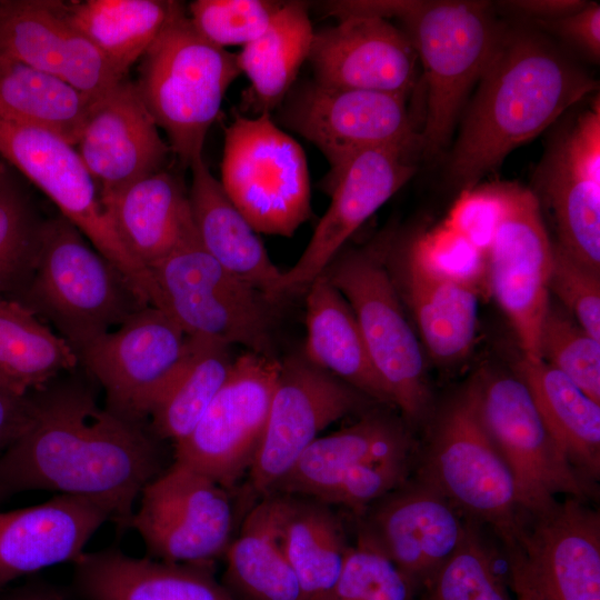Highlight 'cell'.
I'll return each instance as SVG.
<instances>
[{
	"mask_svg": "<svg viewBox=\"0 0 600 600\" xmlns=\"http://www.w3.org/2000/svg\"><path fill=\"white\" fill-rule=\"evenodd\" d=\"M60 377L29 393V424L0 453V502L58 491L96 501L118 530L130 529L138 497L163 471L159 439L146 423L101 408L80 378Z\"/></svg>",
	"mask_w": 600,
	"mask_h": 600,
	"instance_id": "cell-1",
	"label": "cell"
},
{
	"mask_svg": "<svg viewBox=\"0 0 600 600\" xmlns=\"http://www.w3.org/2000/svg\"><path fill=\"white\" fill-rule=\"evenodd\" d=\"M477 84L447 163L450 181L460 188H472L599 88L540 33L507 26Z\"/></svg>",
	"mask_w": 600,
	"mask_h": 600,
	"instance_id": "cell-2",
	"label": "cell"
},
{
	"mask_svg": "<svg viewBox=\"0 0 600 600\" xmlns=\"http://www.w3.org/2000/svg\"><path fill=\"white\" fill-rule=\"evenodd\" d=\"M14 300L51 324L77 356L150 306L61 214L44 219L33 270Z\"/></svg>",
	"mask_w": 600,
	"mask_h": 600,
	"instance_id": "cell-3",
	"label": "cell"
},
{
	"mask_svg": "<svg viewBox=\"0 0 600 600\" xmlns=\"http://www.w3.org/2000/svg\"><path fill=\"white\" fill-rule=\"evenodd\" d=\"M421 64L427 102L421 152L437 156L449 144L461 109L491 60L506 24L487 1L396 0Z\"/></svg>",
	"mask_w": 600,
	"mask_h": 600,
	"instance_id": "cell-4",
	"label": "cell"
},
{
	"mask_svg": "<svg viewBox=\"0 0 600 600\" xmlns=\"http://www.w3.org/2000/svg\"><path fill=\"white\" fill-rule=\"evenodd\" d=\"M240 74L236 53L204 39L186 9L141 57L136 87L183 167L202 157L224 94Z\"/></svg>",
	"mask_w": 600,
	"mask_h": 600,
	"instance_id": "cell-5",
	"label": "cell"
},
{
	"mask_svg": "<svg viewBox=\"0 0 600 600\" xmlns=\"http://www.w3.org/2000/svg\"><path fill=\"white\" fill-rule=\"evenodd\" d=\"M163 310L192 338L276 358L270 302L223 269L201 246L192 221L150 268Z\"/></svg>",
	"mask_w": 600,
	"mask_h": 600,
	"instance_id": "cell-6",
	"label": "cell"
},
{
	"mask_svg": "<svg viewBox=\"0 0 600 600\" xmlns=\"http://www.w3.org/2000/svg\"><path fill=\"white\" fill-rule=\"evenodd\" d=\"M321 276L349 303L370 360L393 404L407 420H422L431 401L424 358L400 303L383 251L376 248L340 251Z\"/></svg>",
	"mask_w": 600,
	"mask_h": 600,
	"instance_id": "cell-7",
	"label": "cell"
},
{
	"mask_svg": "<svg viewBox=\"0 0 600 600\" xmlns=\"http://www.w3.org/2000/svg\"><path fill=\"white\" fill-rule=\"evenodd\" d=\"M220 183L256 232L289 238L311 217L306 153L271 113L224 129Z\"/></svg>",
	"mask_w": 600,
	"mask_h": 600,
	"instance_id": "cell-8",
	"label": "cell"
},
{
	"mask_svg": "<svg viewBox=\"0 0 600 600\" xmlns=\"http://www.w3.org/2000/svg\"><path fill=\"white\" fill-rule=\"evenodd\" d=\"M420 479L458 511L509 538L521 511L512 474L488 434L470 386L447 403L423 450Z\"/></svg>",
	"mask_w": 600,
	"mask_h": 600,
	"instance_id": "cell-9",
	"label": "cell"
},
{
	"mask_svg": "<svg viewBox=\"0 0 600 600\" xmlns=\"http://www.w3.org/2000/svg\"><path fill=\"white\" fill-rule=\"evenodd\" d=\"M501 542L516 600H600V516L584 500L521 510Z\"/></svg>",
	"mask_w": 600,
	"mask_h": 600,
	"instance_id": "cell-10",
	"label": "cell"
},
{
	"mask_svg": "<svg viewBox=\"0 0 600 600\" xmlns=\"http://www.w3.org/2000/svg\"><path fill=\"white\" fill-rule=\"evenodd\" d=\"M481 421L507 463L522 511L553 504L558 494L586 500L592 491L546 428L516 376L482 371L470 383Z\"/></svg>",
	"mask_w": 600,
	"mask_h": 600,
	"instance_id": "cell-11",
	"label": "cell"
},
{
	"mask_svg": "<svg viewBox=\"0 0 600 600\" xmlns=\"http://www.w3.org/2000/svg\"><path fill=\"white\" fill-rule=\"evenodd\" d=\"M481 190L492 198L497 208L487 249L492 292L513 328L522 356L541 359L539 340L550 304L553 244L539 199L516 182H496Z\"/></svg>",
	"mask_w": 600,
	"mask_h": 600,
	"instance_id": "cell-12",
	"label": "cell"
},
{
	"mask_svg": "<svg viewBox=\"0 0 600 600\" xmlns=\"http://www.w3.org/2000/svg\"><path fill=\"white\" fill-rule=\"evenodd\" d=\"M0 156L57 206L60 214L124 274L148 304L158 307L151 271L121 243L74 146L42 129L0 119Z\"/></svg>",
	"mask_w": 600,
	"mask_h": 600,
	"instance_id": "cell-13",
	"label": "cell"
},
{
	"mask_svg": "<svg viewBox=\"0 0 600 600\" xmlns=\"http://www.w3.org/2000/svg\"><path fill=\"white\" fill-rule=\"evenodd\" d=\"M193 348L194 338L163 310L146 306L90 342L78 358L104 390L108 410L144 423Z\"/></svg>",
	"mask_w": 600,
	"mask_h": 600,
	"instance_id": "cell-14",
	"label": "cell"
},
{
	"mask_svg": "<svg viewBox=\"0 0 600 600\" xmlns=\"http://www.w3.org/2000/svg\"><path fill=\"white\" fill-rule=\"evenodd\" d=\"M130 529L158 560L211 567L227 551L233 530L229 490L174 461L140 494Z\"/></svg>",
	"mask_w": 600,
	"mask_h": 600,
	"instance_id": "cell-15",
	"label": "cell"
},
{
	"mask_svg": "<svg viewBox=\"0 0 600 600\" xmlns=\"http://www.w3.org/2000/svg\"><path fill=\"white\" fill-rule=\"evenodd\" d=\"M282 121L314 144L338 172L356 153L379 147L421 151L408 97L331 88L310 81L287 96Z\"/></svg>",
	"mask_w": 600,
	"mask_h": 600,
	"instance_id": "cell-16",
	"label": "cell"
},
{
	"mask_svg": "<svg viewBox=\"0 0 600 600\" xmlns=\"http://www.w3.org/2000/svg\"><path fill=\"white\" fill-rule=\"evenodd\" d=\"M280 362L250 351L237 358L194 429L174 443V461L232 488L258 451Z\"/></svg>",
	"mask_w": 600,
	"mask_h": 600,
	"instance_id": "cell-17",
	"label": "cell"
},
{
	"mask_svg": "<svg viewBox=\"0 0 600 600\" xmlns=\"http://www.w3.org/2000/svg\"><path fill=\"white\" fill-rule=\"evenodd\" d=\"M369 400L303 353L281 361L262 439L249 469L251 489L271 493L323 429L363 410Z\"/></svg>",
	"mask_w": 600,
	"mask_h": 600,
	"instance_id": "cell-18",
	"label": "cell"
},
{
	"mask_svg": "<svg viewBox=\"0 0 600 600\" xmlns=\"http://www.w3.org/2000/svg\"><path fill=\"white\" fill-rule=\"evenodd\" d=\"M416 151L379 147L353 154L327 176L331 201L298 261L282 271L274 301L306 293L347 240L414 174Z\"/></svg>",
	"mask_w": 600,
	"mask_h": 600,
	"instance_id": "cell-19",
	"label": "cell"
},
{
	"mask_svg": "<svg viewBox=\"0 0 600 600\" xmlns=\"http://www.w3.org/2000/svg\"><path fill=\"white\" fill-rule=\"evenodd\" d=\"M467 527L459 511L418 477L372 503L358 531L420 593L461 543Z\"/></svg>",
	"mask_w": 600,
	"mask_h": 600,
	"instance_id": "cell-20",
	"label": "cell"
},
{
	"mask_svg": "<svg viewBox=\"0 0 600 600\" xmlns=\"http://www.w3.org/2000/svg\"><path fill=\"white\" fill-rule=\"evenodd\" d=\"M537 174L553 212L557 244L600 273L599 97L558 137Z\"/></svg>",
	"mask_w": 600,
	"mask_h": 600,
	"instance_id": "cell-21",
	"label": "cell"
},
{
	"mask_svg": "<svg viewBox=\"0 0 600 600\" xmlns=\"http://www.w3.org/2000/svg\"><path fill=\"white\" fill-rule=\"evenodd\" d=\"M74 148L101 200L164 170L172 153L126 78L93 101Z\"/></svg>",
	"mask_w": 600,
	"mask_h": 600,
	"instance_id": "cell-22",
	"label": "cell"
},
{
	"mask_svg": "<svg viewBox=\"0 0 600 600\" xmlns=\"http://www.w3.org/2000/svg\"><path fill=\"white\" fill-rule=\"evenodd\" d=\"M308 60L313 81L331 88L409 97L419 77V60L407 33L372 16L344 17L314 31Z\"/></svg>",
	"mask_w": 600,
	"mask_h": 600,
	"instance_id": "cell-23",
	"label": "cell"
},
{
	"mask_svg": "<svg viewBox=\"0 0 600 600\" xmlns=\"http://www.w3.org/2000/svg\"><path fill=\"white\" fill-rule=\"evenodd\" d=\"M0 53L64 80L92 100L124 79L66 21L58 1H0Z\"/></svg>",
	"mask_w": 600,
	"mask_h": 600,
	"instance_id": "cell-24",
	"label": "cell"
},
{
	"mask_svg": "<svg viewBox=\"0 0 600 600\" xmlns=\"http://www.w3.org/2000/svg\"><path fill=\"white\" fill-rule=\"evenodd\" d=\"M110 512L93 500L58 494L0 512V587L44 568L74 562Z\"/></svg>",
	"mask_w": 600,
	"mask_h": 600,
	"instance_id": "cell-25",
	"label": "cell"
},
{
	"mask_svg": "<svg viewBox=\"0 0 600 600\" xmlns=\"http://www.w3.org/2000/svg\"><path fill=\"white\" fill-rule=\"evenodd\" d=\"M73 563L84 600H238L207 566L134 558L114 548L83 552Z\"/></svg>",
	"mask_w": 600,
	"mask_h": 600,
	"instance_id": "cell-26",
	"label": "cell"
},
{
	"mask_svg": "<svg viewBox=\"0 0 600 600\" xmlns=\"http://www.w3.org/2000/svg\"><path fill=\"white\" fill-rule=\"evenodd\" d=\"M190 170L188 203L201 246L230 274L274 303L282 271L271 261L258 232L229 199L202 157L191 163Z\"/></svg>",
	"mask_w": 600,
	"mask_h": 600,
	"instance_id": "cell-27",
	"label": "cell"
},
{
	"mask_svg": "<svg viewBox=\"0 0 600 600\" xmlns=\"http://www.w3.org/2000/svg\"><path fill=\"white\" fill-rule=\"evenodd\" d=\"M399 271L404 297L429 354L442 364L461 360L469 353L476 333L474 287L437 271L410 247Z\"/></svg>",
	"mask_w": 600,
	"mask_h": 600,
	"instance_id": "cell-28",
	"label": "cell"
},
{
	"mask_svg": "<svg viewBox=\"0 0 600 600\" xmlns=\"http://www.w3.org/2000/svg\"><path fill=\"white\" fill-rule=\"evenodd\" d=\"M101 203L123 247L149 270L169 253L191 222L188 192L167 169Z\"/></svg>",
	"mask_w": 600,
	"mask_h": 600,
	"instance_id": "cell-29",
	"label": "cell"
},
{
	"mask_svg": "<svg viewBox=\"0 0 600 600\" xmlns=\"http://www.w3.org/2000/svg\"><path fill=\"white\" fill-rule=\"evenodd\" d=\"M306 294L304 357L370 400L393 404L343 296L323 276L309 286Z\"/></svg>",
	"mask_w": 600,
	"mask_h": 600,
	"instance_id": "cell-30",
	"label": "cell"
},
{
	"mask_svg": "<svg viewBox=\"0 0 600 600\" xmlns=\"http://www.w3.org/2000/svg\"><path fill=\"white\" fill-rule=\"evenodd\" d=\"M411 447L409 432L398 419L371 412L348 428L312 441L271 493L311 498L358 464L410 458Z\"/></svg>",
	"mask_w": 600,
	"mask_h": 600,
	"instance_id": "cell-31",
	"label": "cell"
},
{
	"mask_svg": "<svg viewBox=\"0 0 600 600\" xmlns=\"http://www.w3.org/2000/svg\"><path fill=\"white\" fill-rule=\"evenodd\" d=\"M287 498L266 494L226 551V581L243 600H303L281 540Z\"/></svg>",
	"mask_w": 600,
	"mask_h": 600,
	"instance_id": "cell-32",
	"label": "cell"
},
{
	"mask_svg": "<svg viewBox=\"0 0 600 600\" xmlns=\"http://www.w3.org/2000/svg\"><path fill=\"white\" fill-rule=\"evenodd\" d=\"M517 376L558 446L588 481L600 474V403L542 359L521 357Z\"/></svg>",
	"mask_w": 600,
	"mask_h": 600,
	"instance_id": "cell-33",
	"label": "cell"
},
{
	"mask_svg": "<svg viewBox=\"0 0 600 600\" xmlns=\"http://www.w3.org/2000/svg\"><path fill=\"white\" fill-rule=\"evenodd\" d=\"M66 21L123 78L184 6L172 0L58 1Z\"/></svg>",
	"mask_w": 600,
	"mask_h": 600,
	"instance_id": "cell-34",
	"label": "cell"
},
{
	"mask_svg": "<svg viewBox=\"0 0 600 600\" xmlns=\"http://www.w3.org/2000/svg\"><path fill=\"white\" fill-rule=\"evenodd\" d=\"M314 30L301 2H283L268 29L236 53L238 67L250 81L247 104L257 114L282 104L308 60Z\"/></svg>",
	"mask_w": 600,
	"mask_h": 600,
	"instance_id": "cell-35",
	"label": "cell"
},
{
	"mask_svg": "<svg viewBox=\"0 0 600 600\" xmlns=\"http://www.w3.org/2000/svg\"><path fill=\"white\" fill-rule=\"evenodd\" d=\"M79 364L50 326L18 300L0 296V391L24 397Z\"/></svg>",
	"mask_w": 600,
	"mask_h": 600,
	"instance_id": "cell-36",
	"label": "cell"
},
{
	"mask_svg": "<svg viewBox=\"0 0 600 600\" xmlns=\"http://www.w3.org/2000/svg\"><path fill=\"white\" fill-rule=\"evenodd\" d=\"M93 101L64 80L0 53V119L74 146Z\"/></svg>",
	"mask_w": 600,
	"mask_h": 600,
	"instance_id": "cell-37",
	"label": "cell"
},
{
	"mask_svg": "<svg viewBox=\"0 0 600 600\" xmlns=\"http://www.w3.org/2000/svg\"><path fill=\"white\" fill-rule=\"evenodd\" d=\"M287 496L281 522L284 553L303 600H324L340 576L349 548L341 523L328 504Z\"/></svg>",
	"mask_w": 600,
	"mask_h": 600,
	"instance_id": "cell-38",
	"label": "cell"
},
{
	"mask_svg": "<svg viewBox=\"0 0 600 600\" xmlns=\"http://www.w3.org/2000/svg\"><path fill=\"white\" fill-rule=\"evenodd\" d=\"M229 348L194 338L192 353L149 414L157 439L177 443L194 429L232 370Z\"/></svg>",
	"mask_w": 600,
	"mask_h": 600,
	"instance_id": "cell-39",
	"label": "cell"
},
{
	"mask_svg": "<svg viewBox=\"0 0 600 600\" xmlns=\"http://www.w3.org/2000/svg\"><path fill=\"white\" fill-rule=\"evenodd\" d=\"M43 221L27 193L4 172L0 180V296L14 299L29 280Z\"/></svg>",
	"mask_w": 600,
	"mask_h": 600,
	"instance_id": "cell-40",
	"label": "cell"
},
{
	"mask_svg": "<svg viewBox=\"0 0 600 600\" xmlns=\"http://www.w3.org/2000/svg\"><path fill=\"white\" fill-rule=\"evenodd\" d=\"M418 600H512L493 556L469 523L450 558L420 592Z\"/></svg>",
	"mask_w": 600,
	"mask_h": 600,
	"instance_id": "cell-41",
	"label": "cell"
},
{
	"mask_svg": "<svg viewBox=\"0 0 600 600\" xmlns=\"http://www.w3.org/2000/svg\"><path fill=\"white\" fill-rule=\"evenodd\" d=\"M539 352L543 361L600 403V341L551 303L541 327Z\"/></svg>",
	"mask_w": 600,
	"mask_h": 600,
	"instance_id": "cell-42",
	"label": "cell"
},
{
	"mask_svg": "<svg viewBox=\"0 0 600 600\" xmlns=\"http://www.w3.org/2000/svg\"><path fill=\"white\" fill-rule=\"evenodd\" d=\"M417 594L398 568L358 531L340 576L324 600H418Z\"/></svg>",
	"mask_w": 600,
	"mask_h": 600,
	"instance_id": "cell-43",
	"label": "cell"
},
{
	"mask_svg": "<svg viewBox=\"0 0 600 600\" xmlns=\"http://www.w3.org/2000/svg\"><path fill=\"white\" fill-rule=\"evenodd\" d=\"M283 2L268 0H196L188 17L212 44L226 49L246 46L261 36Z\"/></svg>",
	"mask_w": 600,
	"mask_h": 600,
	"instance_id": "cell-44",
	"label": "cell"
},
{
	"mask_svg": "<svg viewBox=\"0 0 600 600\" xmlns=\"http://www.w3.org/2000/svg\"><path fill=\"white\" fill-rule=\"evenodd\" d=\"M409 461L410 458H406L358 464L340 473L311 498L328 506L363 510L407 481Z\"/></svg>",
	"mask_w": 600,
	"mask_h": 600,
	"instance_id": "cell-45",
	"label": "cell"
},
{
	"mask_svg": "<svg viewBox=\"0 0 600 600\" xmlns=\"http://www.w3.org/2000/svg\"><path fill=\"white\" fill-rule=\"evenodd\" d=\"M550 291L570 310L577 323L600 341V273L553 244Z\"/></svg>",
	"mask_w": 600,
	"mask_h": 600,
	"instance_id": "cell-46",
	"label": "cell"
},
{
	"mask_svg": "<svg viewBox=\"0 0 600 600\" xmlns=\"http://www.w3.org/2000/svg\"><path fill=\"white\" fill-rule=\"evenodd\" d=\"M410 248L426 263L450 278L473 286V281L481 273V250L461 233H440L422 238Z\"/></svg>",
	"mask_w": 600,
	"mask_h": 600,
	"instance_id": "cell-47",
	"label": "cell"
},
{
	"mask_svg": "<svg viewBox=\"0 0 600 600\" xmlns=\"http://www.w3.org/2000/svg\"><path fill=\"white\" fill-rule=\"evenodd\" d=\"M541 27L566 40L593 61L600 58V6L587 2L566 17L538 22Z\"/></svg>",
	"mask_w": 600,
	"mask_h": 600,
	"instance_id": "cell-48",
	"label": "cell"
},
{
	"mask_svg": "<svg viewBox=\"0 0 600 600\" xmlns=\"http://www.w3.org/2000/svg\"><path fill=\"white\" fill-rule=\"evenodd\" d=\"M582 0H508L498 4L510 12L522 16L533 22L556 20L581 9Z\"/></svg>",
	"mask_w": 600,
	"mask_h": 600,
	"instance_id": "cell-49",
	"label": "cell"
},
{
	"mask_svg": "<svg viewBox=\"0 0 600 600\" xmlns=\"http://www.w3.org/2000/svg\"><path fill=\"white\" fill-rule=\"evenodd\" d=\"M28 600H60V599L56 597H51V596H40V597H34Z\"/></svg>",
	"mask_w": 600,
	"mask_h": 600,
	"instance_id": "cell-50",
	"label": "cell"
},
{
	"mask_svg": "<svg viewBox=\"0 0 600 600\" xmlns=\"http://www.w3.org/2000/svg\"><path fill=\"white\" fill-rule=\"evenodd\" d=\"M3 173H4V170L0 168V180H1L2 176H3Z\"/></svg>",
	"mask_w": 600,
	"mask_h": 600,
	"instance_id": "cell-51",
	"label": "cell"
}]
</instances>
